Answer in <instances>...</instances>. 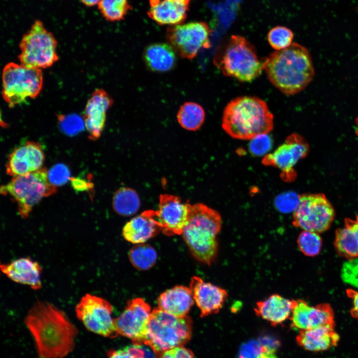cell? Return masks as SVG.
Returning <instances> with one entry per match:
<instances>
[{
	"mask_svg": "<svg viewBox=\"0 0 358 358\" xmlns=\"http://www.w3.org/2000/svg\"><path fill=\"white\" fill-rule=\"evenodd\" d=\"M130 347L135 358H156V353L145 344L134 343Z\"/></svg>",
	"mask_w": 358,
	"mask_h": 358,
	"instance_id": "38",
	"label": "cell"
},
{
	"mask_svg": "<svg viewBox=\"0 0 358 358\" xmlns=\"http://www.w3.org/2000/svg\"><path fill=\"white\" fill-rule=\"evenodd\" d=\"M2 95L9 107L33 98L42 90L43 78L41 69L22 64L7 63L2 73Z\"/></svg>",
	"mask_w": 358,
	"mask_h": 358,
	"instance_id": "8",
	"label": "cell"
},
{
	"mask_svg": "<svg viewBox=\"0 0 358 358\" xmlns=\"http://www.w3.org/2000/svg\"><path fill=\"white\" fill-rule=\"evenodd\" d=\"M70 181L72 187L76 191L88 190L92 187L90 183L79 178H71Z\"/></svg>",
	"mask_w": 358,
	"mask_h": 358,
	"instance_id": "41",
	"label": "cell"
},
{
	"mask_svg": "<svg viewBox=\"0 0 358 358\" xmlns=\"http://www.w3.org/2000/svg\"><path fill=\"white\" fill-rule=\"evenodd\" d=\"M77 318L89 331L113 338L118 334L112 316L113 308L106 300L89 293L76 306Z\"/></svg>",
	"mask_w": 358,
	"mask_h": 358,
	"instance_id": "11",
	"label": "cell"
},
{
	"mask_svg": "<svg viewBox=\"0 0 358 358\" xmlns=\"http://www.w3.org/2000/svg\"><path fill=\"white\" fill-rule=\"evenodd\" d=\"M58 43L40 20H36L21 38L18 59L25 66L39 69L53 66L59 59Z\"/></svg>",
	"mask_w": 358,
	"mask_h": 358,
	"instance_id": "9",
	"label": "cell"
},
{
	"mask_svg": "<svg viewBox=\"0 0 358 358\" xmlns=\"http://www.w3.org/2000/svg\"><path fill=\"white\" fill-rule=\"evenodd\" d=\"M221 227L222 218L217 211L201 203L191 205L181 235L198 261L207 265L215 261L219 248L217 236Z\"/></svg>",
	"mask_w": 358,
	"mask_h": 358,
	"instance_id": "4",
	"label": "cell"
},
{
	"mask_svg": "<svg viewBox=\"0 0 358 358\" xmlns=\"http://www.w3.org/2000/svg\"><path fill=\"white\" fill-rule=\"evenodd\" d=\"M192 322L187 315L178 317L159 308L152 311L143 344L156 354L183 346L190 338Z\"/></svg>",
	"mask_w": 358,
	"mask_h": 358,
	"instance_id": "6",
	"label": "cell"
},
{
	"mask_svg": "<svg viewBox=\"0 0 358 358\" xmlns=\"http://www.w3.org/2000/svg\"><path fill=\"white\" fill-rule=\"evenodd\" d=\"M346 293L352 301L353 307L350 312L351 315L358 320V290L349 288L347 289Z\"/></svg>",
	"mask_w": 358,
	"mask_h": 358,
	"instance_id": "40",
	"label": "cell"
},
{
	"mask_svg": "<svg viewBox=\"0 0 358 358\" xmlns=\"http://www.w3.org/2000/svg\"><path fill=\"white\" fill-rule=\"evenodd\" d=\"M189 288L201 317L218 313L228 298L225 289L205 282L199 276L191 278Z\"/></svg>",
	"mask_w": 358,
	"mask_h": 358,
	"instance_id": "19",
	"label": "cell"
},
{
	"mask_svg": "<svg viewBox=\"0 0 358 358\" xmlns=\"http://www.w3.org/2000/svg\"><path fill=\"white\" fill-rule=\"evenodd\" d=\"M1 272L12 281L27 285L32 289L42 287V268L36 262L29 257L15 260L8 264H1Z\"/></svg>",
	"mask_w": 358,
	"mask_h": 358,
	"instance_id": "20",
	"label": "cell"
},
{
	"mask_svg": "<svg viewBox=\"0 0 358 358\" xmlns=\"http://www.w3.org/2000/svg\"><path fill=\"white\" fill-rule=\"evenodd\" d=\"M140 201L137 192L129 187H121L117 190L113 197L112 206L119 215L130 216L139 209Z\"/></svg>",
	"mask_w": 358,
	"mask_h": 358,
	"instance_id": "29",
	"label": "cell"
},
{
	"mask_svg": "<svg viewBox=\"0 0 358 358\" xmlns=\"http://www.w3.org/2000/svg\"><path fill=\"white\" fill-rule=\"evenodd\" d=\"M356 125H357L356 132V134L358 135V117L356 119Z\"/></svg>",
	"mask_w": 358,
	"mask_h": 358,
	"instance_id": "44",
	"label": "cell"
},
{
	"mask_svg": "<svg viewBox=\"0 0 358 358\" xmlns=\"http://www.w3.org/2000/svg\"><path fill=\"white\" fill-rule=\"evenodd\" d=\"M342 277L344 280L358 287V260H350L342 269Z\"/></svg>",
	"mask_w": 358,
	"mask_h": 358,
	"instance_id": "36",
	"label": "cell"
},
{
	"mask_svg": "<svg viewBox=\"0 0 358 358\" xmlns=\"http://www.w3.org/2000/svg\"><path fill=\"white\" fill-rule=\"evenodd\" d=\"M49 182L56 187L66 183L71 178L70 171L65 165L59 163L55 165L47 171Z\"/></svg>",
	"mask_w": 358,
	"mask_h": 358,
	"instance_id": "34",
	"label": "cell"
},
{
	"mask_svg": "<svg viewBox=\"0 0 358 358\" xmlns=\"http://www.w3.org/2000/svg\"><path fill=\"white\" fill-rule=\"evenodd\" d=\"M264 71L270 83L287 95L303 90L312 81L315 73L308 50L294 42L266 58Z\"/></svg>",
	"mask_w": 358,
	"mask_h": 358,
	"instance_id": "2",
	"label": "cell"
},
{
	"mask_svg": "<svg viewBox=\"0 0 358 358\" xmlns=\"http://www.w3.org/2000/svg\"><path fill=\"white\" fill-rule=\"evenodd\" d=\"M299 249L305 255L314 257L319 254L322 246V239L319 233L303 231L297 239Z\"/></svg>",
	"mask_w": 358,
	"mask_h": 358,
	"instance_id": "32",
	"label": "cell"
},
{
	"mask_svg": "<svg viewBox=\"0 0 358 358\" xmlns=\"http://www.w3.org/2000/svg\"><path fill=\"white\" fill-rule=\"evenodd\" d=\"M129 258L136 268L146 270L154 265L157 259V254L152 246L143 243L139 244L130 249Z\"/></svg>",
	"mask_w": 358,
	"mask_h": 358,
	"instance_id": "30",
	"label": "cell"
},
{
	"mask_svg": "<svg viewBox=\"0 0 358 358\" xmlns=\"http://www.w3.org/2000/svg\"><path fill=\"white\" fill-rule=\"evenodd\" d=\"M82 3L88 6H92L98 3L100 0H80Z\"/></svg>",
	"mask_w": 358,
	"mask_h": 358,
	"instance_id": "43",
	"label": "cell"
},
{
	"mask_svg": "<svg viewBox=\"0 0 358 358\" xmlns=\"http://www.w3.org/2000/svg\"><path fill=\"white\" fill-rule=\"evenodd\" d=\"M222 127L231 137L251 140L268 134L273 127V116L267 103L257 96H241L231 100L225 107Z\"/></svg>",
	"mask_w": 358,
	"mask_h": 358,
	"instance_id": "3",
	"label": "cell"
},
{
	"mask_svg": "<svg viewBox=\"0 0 358 358\" xmlns=\"http://www.w3.org/2000/svg\"><path fill=\"white\" fill-rule=\"evenodd\" d=\"M44 158L40 143L27 141L9 154L5 165L6 173L14 177L36 171L42 168Z\"/></svg>",
	"mask_w": 358,
	"mask_h": 358,
	"instance_id": "17",
	"label": "cell"
},
{
	"mask_svg": "<svg viewBox=\"0 0 358 358\" xmlns=\"http://www.w3.org/2000/svg\"><path fill=\"white\" fill-rule=\"evenodd\" d=\"M295 300H289L273 294L257 302L254 311L257 316L276 326L282 324L291 315Z\"/></svg>",
	"mask_w": 358,
	"mask_h": 358,
	"instance_id": "24",
	"label": "cell"
},
{
	"mask_svg": "<svg viewBox=\"0 0 358 358\" xmlns=\"http://www.w3.org/2000/svg\"><path fill=\"white\" fill-rule=\"evenodd\" d=\"M255 358H277L275 354V351L267 349L261 347L260 352Z\"/></svg>",
	"mask_w": 358,
	"mask_h": 358,
	"instance_id": "42",
	"label": "cell"
},
{
	"mask_svg": "<svg viewBox=\"0 0 358 358\" xmlns=\"http://www.w3.org/2000/svg\"><path fill=\"white\" fill-rule=\"evenodd\" d=\"M158 358H194L192 352L183 347H176L159 354Z\"/></svg>",
	"mask_w": 358,
	"mask_h": 358,
	"instance_id": "37",
	"label": "cell"
},
{
	"mask_svg": "<svg viewBox=\"0 0 358 358\" xmlns=\"http://www.w3.org/2000/svg\"><path fill=\"white\" fill-rule=\"evenodd\" d=\"M160 231L155 218V211L148 210L127 222L123 228L122 235L126 241L139 244L146 242Z\"/></svg>",
	"mask_w": 358,
	"mask_h": 358,
	"instance_id": "22",
	"label": "cell"
},
{
	"mask_svg": "<svg viewBox=\"0 0 358 358\" xmlns=\"http://www.w3.org/2000/svg\"><path fill=\"white\" fill-rule=\"evenodd\" d=\"M293 32L283 26H276L268 31L267 40L270 46L275 51L283 50L292 44Z\"/></svg>",
	"mask_w": 358,
	"mask_h": 358,
	"instance_id": "33",
	"label": "cell"
},
{
	"mask_svg": "<svg viewBox=\"0 0 358 358\" xmlns=\"http://www.w3.org/2000/svg\"><path fill=\"white\" fill-rule=\"evenodd\" d=\"M309 151V145L303 137L296 133L288 136L285 141L272 153L266 155L263 164L279 169L283 174L294 178L293 168Z\"/></svg>",
	"mask_w": 358,
	"mask_h": 358,
	"instance_id": "15",
	"label": "cell"
},
{
	"mask_svg": "<svg viewBox=\"0 0 358 358\" xmlns=\"http://www.w3.org/2000/svg\"><path fill=\"white\" fill-rule=\"evenodd\" d=\"M24 322L40 358H64L73 350L78 330L65 313L52 304L36 302Z\"/></svg>",
	"mask_w": 358,
	"mask_h": 358,
	"instance_id": "1",
	"label": "cell"
},
{
	"mask_svg": "<svg viewBox=\"0 0 358 358\" xmlns=\"http://www.w3.org/2000/svg\"><path fill=\"white\" fill-rule=\"evenodd\" d=\"M334 246L342 257L349 260L358 257V215L355 219H345L344 227L336 230Z\"/></svg>",
	"mask_w": 358,
	"mask_h": 358,
	"instance_id": "27",
	"label": "cell"
},
{
	"mask_svg": "<svg viewBox=\"0 0 358 358\" xmlns=\"http://www.w3.org/2000/svg\"><path fill=\"white\" fill-rule=\"evenodd\" d=\"M113 104L111 96L101 89L95 90L88 99L83 119L90 140H96L101 136L105 125L106 112Z\"/></svg>",
	"mask_w": 358,
	"mask_h": 358,
	"instance_id": "18",
	"label": "cell"
},
{
	"mask_svg": "<svg viewBox=\"0 0 358 358\" xmlns=\"http://www.w3.org/2000/svg\"><path fill=\"white\" fill-rule=\"evenodd\" d=\"M176 52L167 43H158L148 46L143 52V60L147 68L157 72H166L175 68Z\"/></svg>",
	"mask_w": 358,
	"mask_h": 358,
	"instance_id": "26",
	"label": "cell"
},
{
	"mask_svg": "<svg viewBox=\"0 0 358 358\" xmlns=\"http://www.w3.org/2000/svg\"><path fill=\"white\" fill-rule=\"evenodd\" d=\"M151 312L150 306L142 298L130 300L123 311L114 319L118 334L135 343H143Z\"/></svg>",
	"mask_w": 358,
	"mask_h": 358,
	"instance_id": "13",
	"label": "cell"
},
{
	"mask_svg": "<svg viewBox=\"0 0 358 358\" xmlns=\"http://www.w3.org/2000/svg\"><path fill=\"white\" fill-rule=\"evenodd\" d=\"M98 7L103 16L110 21L123 19L131 9L128 0H100Z\"/></svg>",
	"mask_w": 358,
	"mask_h": 358,
	"instance_id": "31",
	"label": "cell"
},
{
	"mask_svg": "<svg viewBox=\"0 0 358 358\" xmlns=\"http://www.w3.org/2000/svg\"><path fill=\"white\" fill-rule=\"evenodd\" d=\"M193 302L190 288L182 285L166 290L157 299L158 308L178 317L187 315Z\"/></svg>",
	"mask_w": 358,
	"mask_h": 358,
	"instance_id": "25",
	"label": "cell"
},
{
	"mask_svg": "<svg viewBox=\"0 0 358 358\" xmlns=\"http://www.w3.org/2000/svg\"><path fill=\"white\" fill-rule=\"evenodd\" d=\"M290 320L291 327L300 331L335 325L334 313L329 304L312 306L302 299L295 300Z\"/></svg>",
	"mask_w": 358,
	"mask_h": 358,
	"instance_id": "16",
	"label": "cell"
},
{
	"mask_svg": "<svg viewBox=\"0 0 358 358\" xmlns=\"http://www.w3.org/2000/svg\"><path fill=\"white\" fill-rule=\"evenodd\" d=\"M57 187L49 181L47 171L41 168L23 175L14 177L0 187V193L8 195L17 205L20 216L26 218L34 206L43 198L54 194Z\"/></svg>",
	"mask_w": 358,
	"mask_h": 358,
	"instance_id": "7",
	"label": "cell"
},
{
	"mask_svg": "<svg viewBox=\"0 0 358 358\" xmlns=\"http://www.w3.org/2000/svg\"><path fill=\"white\" fill-rule=\"evenodd\" d=\"M271 144V139L268 134H262L250 140L249 148L254 155L260 156L267 153Z\"/></svg>",
	"mask_w": 358,
	"mask_h": 358,
	"instance_id": "35",
	"label": "cell"
},
{
	"mask_svg": "<svg viewBox=\"0 0 358 358\" xmlns=\"http://www.w3.org/2000/svg\"><path fill=\"white\" fill-rule=\"evenodd\" d=\"M191 205L176 195L160 196L155 218L161 230L166 235H181L187 223Z\"/></svg>",
	"mask_w": 358,
	"mask_h": 358,
	"instance_id": "14",
	"label": "cell"
},
{
	"mask_svg": "<svg viewBox=\"0 0 358 358\" xmlns=\"http://www.w3.org/2000/svg\"><path fill=\"white\" fill-rule=\"evenodd\" d=\"M189 0H149L147 14L159 24H180L186 17Z\"/></svg>",
	"mask_w": 358,
	"mask_h": 358,
	"instance_id": "21",
	"label": "cell"
},
{
	"mask_svg": "<svg viewBox=\"0 0 358 358\" xmlns=\"http://www.w3.org/2000/svg\"><path fill=\"white\" fill-rule=\"evenodd\" d=\"M177 118L182 128L189 131H196L203 125L205 112L200 104L192 101L186 102L180 106Z\"/></svg>",
	"mask_w": 358,
	"mask_h": 358,
	"instance_id": "28",
	"label": "cell"
},
{
	"mask_svg": "<svg viewBox=\"0 0 358 358\" xmlns=\"http://www.w3.org/2000/svg\"><path fill=\"white\" fill-rule=\"evenodd\" d=\"M331 202L323 193L299 195V203L293 211L292 224L303 231L318 233L327 230L335 218Z\"/></svg>",
	"mask_w": 358,
	"mask_h": 358,
	"instance_id": "10",
	"label": "cell"
},
{
	"mask_svg": "<svg viewBox=\"0 0 358 358\" xmlns=\"http://www.w3.org/2000/svg\"><path fill=\"white\" fill-rule=\"evenodd\" d=\"M335 325H326L315 328L300 330L296 337L299 346L306 351L317 352L337 346L340 337Z\"/></svg>",
	"mask_w": 358,
	"mask_h": 358,
	"instance_id": "23",
	"label": "cell"
},
{
	"mask_svg": "<svg viewBox=\"0 0 358 358\" xmlns=\"http://www.w3.org/2000/svg\"><path fill=\"white\" fill-rule=\"evenodd\" d=\"M213 61L225 76L251 82L264 70L265 58H259L255 46L245 37L233 35L216 52Z\"/></svg>",
	"mask_w": 358,
	"mask_h": 358,
	"instance_id": "5",
	"label": "cell"
},
{
	"mask_svg": "<svg viewBox=\"0 0 358 358\" xmlns=\"http://www.w3.org/2000/svg\"><path fill=\"white\" fill-rule=\"evenodd\" d=\"M211 30L208 24L195 21L174 25L168 29L167 39L177 54L192 59L202 48L210 46Z\"/></svg>",
	"mask_w": 358,
	"mask_h": 358,
	"instance_id": "12",
	"label": "cell"
},
{
	"mask_svg": "<svg viewBox=\"0 0 358 358\" xmlns=\"http://www.w3.org/2000/svg\"><path fill=\"white\" fill-rule=\"evenodd\" d=\"M108 358H135L130 346L123 349L110 351Z\"/></svg>",
	"mask_w": 358,
	"mask_h": 358,
	"instance_id": "39",
	"label": "cell"
}]
</instances>
